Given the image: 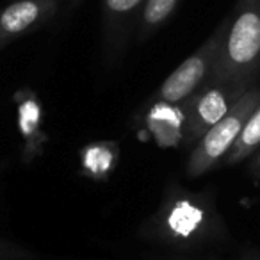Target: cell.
I'll use <instances>...</instances> for the list:
<instances>
[{
    "mask_svg": "<svg viewBox=\"0 0 260 260\" xmlns=\"http://www.w3.org/2000/svg\"><path fill=\"white\" fill-rule=\"evenodd\" d=\"M228 18L217 25V29L205 40V43L191 54L177 70L170 73L166 80L160 84L159 91L153 94L152 104L157 105H182L192 96L198 89H202L210 80L216 68L219 48L223 43L224 30Z\"/></svg>",
    "mask_w": 260,
    "mask_h": 260,
    "instance_id": "4",
    "label": "cell"
},
{
    "mask_svg": "<svg viewBox=\"0 0 260 260\" xmlns=\"http://www.w3.org/2000/svg\"><path fill=\"white\" fill-rule=\"evenodd\" d=\"M57 0H15L0 9V48L40 29L57 11Z\"/></svg>",
    "mask_w": 260,
    "mask_h": 260,
    "instance_id": "7",
    "label": "cell"
},
{
    "mask_svg": "<svg viewBox=\"0 0 260 260\" xmlns=\"http://www.w3.org/2000/svg\"><path fill=\"white\" fill-rule=\"evenodd\" d=\"M182 0H146L138 25V40L145 41L157 34L162 25L175 15Z\"/></svg>",
    "mask_w": 260,
    "mask_h": 260,
    "instance_id": "8",
    "label": "cell"
},
{
    "mask_svg": "<svg viewBox=\"0 0 260 260\" xmlns=\"http://www.w3.org/2000/svg\"><path fill=\"white\" fill-rule=\"evenodd\" d=\"M249 173L255 178H260V148L256 150V153L253 155L251 162H249Z\"/></svg>",
    "mask_w": 260,
    "mask_h": 260,
    "instance_id": "10",
    "label": "cell"
},
{
    "mask_svg": "<svg viewBox=\"0 0 260 260\" xmlns=\"http://www.w3.org/2000/svg\"><path fill=\"white\" fill-rule=\"evenodd\" d=\"M241 260H260V255L255 251H246L244 255H242Z\"/></svg>",
    "mask_w": 260,
    "mask_h": 260,
    "instance_id": "11",
    "label": "cell"
},
{
    "mask_svg": "<svg viewBox=\"0 0 260 260\" xmlns=\"http://www.w3.org/2000/svg\"><path fill=\"white\" fill-rule=\"evenodd\" d=\"M210 79L255 86L260 75V0H237Z\"/></svg>",
    "mask_w": 260,
    "mask_h": 260,
    "instance_id": "2",
    "label": "cell"
},
{
    "mask_svg": "<svg viewBox=\"0 0 260 260\" xmlns=\"http://www.w3.org/2000/svg\"><path fill=\"white\" fill-rule=\"evenodd\" d=\"M0 255H4V253H2V251H0Z\"/></svg>",
    "mask_w": 260,
    "mask_h": 260,
    "instance_id": "13",
    "label": "cell"
},
{
    "mask_svg": "<svg viewBox=\"0 0 260 260\" xmlns=\"http://www.w3.org/2000/svg\"><path fill=\"white\" fill-rule=\"evenodd\" d=\"M139 234L160 246L184 251L221 241L226 228L210 192H192L180 185H168L159 209Z\"/></svg>",
    "mask_w": 260,
    "mask_h": 260,
    "instance_id": "1",
    "label": "cell"
},
{
    "mask_svg": "<svg viewBox=\"0 0 260 260\" xmlns=\"http://www.w3.org/2000/svg\"><path fill=\"white\" fill-rule=\"evenodd\" d=\"M155 260H180V258H155Z\"/></svg>",
    "mask_w": 260,
    "mask_h": 260,
    "instance_id": "12",
    "label": "cell"
},
{
    "mask_svg": "<svg viewBox=\"0 0 260 260\" xmlns=\"http://www.w3.org/2000/svg\"><path fill=\"white\" fill-rule=\"evenodd\" d=\"M260 104V86H251L239 102L230 109L224 118H221L212 128L191 148V155L185 164V173L189 178H198L202 175L209 173L212 168H216L232 146L235 145L237 138L241 136V130L244 128L246 121Z\"/></svg>",
    "mask_w": 260,
    "mask_h": 260,
    "instance_id": "3",
    "label": "cell"
},
{
    "mask_svg": "<svg viewBox=\"0 0 260 260\" xmlns=\"http://www.w3.org/2000/svg\"><path fill=\"white\" fill-rule=\"evenodd\" d=\"M258 148H260V104L256 105L255 111L248 118L244 128L241 130V136L237 138V141L232 146V150L224 157L223 162L226 166H234V164L246 160Z\"/></svg>",
    "mask_w": 260,
    "mask_h": 260,
    "instance_id": "9",
    "label": "cell"
},
{
    "mask_svg": "<svg viewBox=\"0 0 260 260\" xmlns=\"http://www.w3.org/2000/svg\"><path fill=\"white\" fill-rule=\"evenodd\" d=\"M248 86L219 82L210 79L184 104L185 119L182 130V146L192 148L203 136L230 112L239 98L248 91Z\"/></svg>",
    "mask_w": 260,
    "mask_h": 260,
    "instance_id": "5",
    "label": "cell"
},
{
    "mask_svg": "<svg viewBox=\"0 0 260 260\" xmlns=\"http://www.w3.org/2000/svg\"><path fill=\"white\" fill-rule=\"evenodd\" d=\"M146 0H102V48L109 64L118 61L132 32H138Z\"/></svg>",
    "mask_w": 260,
    "mask_h": 260,
    "instance_id": "6",
    "label": "cell"
}]
</instances>
